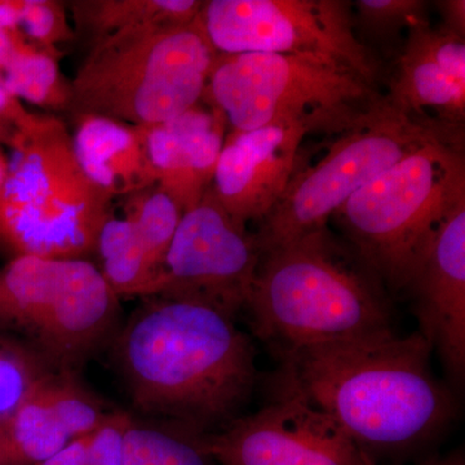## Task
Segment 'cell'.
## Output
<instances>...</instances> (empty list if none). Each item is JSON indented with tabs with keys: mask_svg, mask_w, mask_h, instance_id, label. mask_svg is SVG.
<instances>
[{
	"mask_svg": "<svg viewBox=\"0 0 465 465\" xmlns=\"http://www.w3.org/2000/svg\"><path fill=\"white\" fill-rule=\"evenodd\" d=\"M225 124L219 110L198 103L171 121L145 127L157 185L183 213L200 203L213 185Z\"/></svg>",
	"mask_w": 465,
	"mask_h": 465,
	"instance_id": "16",
	"label": "cell"
},
{
	"mask_svg": "<svg viewBox=\"0 0 465 465\" xmlns=\"http://www.w3.org/2000/svg\"><path fill=\"white\" fill-rule=\"evenodd\" d=\"M439 139L448 140L401 114L387 101L365 124L339 134L317 163L304 166L302 162L281 200L253 232L262 255L327 228L354 193L405 155Z\"/></svg>",
	"mask_w": 465,
	"mask_h": 465,
	"instance_id": "8",
	"label": "cell"
},
{
	"mask_svg": "<svg viewBox=\"0 0 465 465\" xmlns=\"http://www.w3.org/2000/svg\"><path fill=\"white\" fill-rule=\"evenodd\" d=\"M246 308L278 356L393 333L382 283L327 228L262 253Z\"/></svg>",
	"mask_w": 465,
	"mask_h": 465,
	"instance_id": "3",
	"label": "cell"
},
{
	"mask_svg": "<svg viewBox=\"0 0 465 465\" xmlns=\"http://www.w3.org/2000/svg\"><path fill=\"white\" fill-rule=\"evenodd\" d=\"M75 118L78 124L72 137L76 158L85 174L113 201L157 185L145 127L97 115Z\"/></svg>",
	"mask_w": 465,
	"mask_h": 465,
	"instance_id": "17",
	"label": "cell"
},
{
	"mask_svg": "<svg viewBox=\"0 0 465 465\" xmlns=\"http://www.w3.org/2000/svg\"><path fill=\"white\" fill-rule=\"evenodd\" d=\"M50 370L33 349L0 336V416L11 414L34 382Z\"/></svg>",
	"mask_w": 465,
	"mask_h": 465,
	"instance_id": "26",
	"label": "cell"
},
{
	"mask_svg": "<svg viewBox=\"0 0 465 465\" xmlns=\"http://www.w3.org/2000/svg\"><path fill=\"white\" fill-rule=\"evenodd\" d=\"M387 101L397 112L451 140L463 143L465 42L430 24L407 33L396 60Z\"/></svg>",
	"mask_w": 465,
	"mask_h": 465,
	"instance_id": "13",
	"label": "cell"
},
{
	"mask_svg": "<svg viewBox=\"0 0 465 465\" xmlns=\"http://www.w3.org/2000/svg\"><path fill=\"white\" fill-rule=\"evenodd\" d=\"M217 54H292L351 70L376 85L379 64L341 0H211L200 14Z\"/></svg>",
	"mask_w": 465,
	"mask_h": 465,
	"instance_id": "9",
	"label": "cell"
},
{
	"mask_svg": "<svg viewBox=\"0 0 465 465\" xmlns=\"http://www.w3.org/2000/svg\"><path fill=\"white\" fill-rule=\"evenodd\" d=\"M21 32L34 45L54 54H60L58 45L75 36L67 20L65 5L57 0H25Z\"/></svg>",
	"mask_w": 465,
	"mask_h": 465,
	"instance_id": "27",
	"label": "cell"
},
{
	"mask_svg": "<svg viewBox=\"0 0 465 465\" xmlns=\"http://www.w3.org/2000/svg\"><path fill=\"white\" fill-rule=\"evenodd\" d=\"M217 54L200 16L114 34L92 45L70 82L69 110L137 127L164 124L201 103Z\"/></svg>",
	"mask_w": 465,
	"mask_h": 465,
	"instance_id": "5",
	"label": "cell"
},
{
	"mask_svg": "<svg viewBox=\"0 0 465 465\" xmlns=\"http://www.w3.org/2000/svg\"><path fill=\"white\" fill-rule=\"evenodd\" d=\"M308 134L300 125L289 124L231 131L211 191L232 219L247 225L271 213L302 164L300 148Z\"/></svg>",
	"mask_w": 465,
	"mask_h": 465,
	"instance_id": "14",
	"label": "cell"
},
{
	"mask_svg": "<svg viewBox=\"0 0 465 465\" xmlns=\"http://www.w3.org/2000/svg\"><path fill=\"white\" fill-rule=\"evenodd\" d=\"M48 397L70 440L94 433L108 416V410L75 378V372L48 371Z\"/></svg>",
	"mask_w": 465,
	"mask_h": 465,
	"instance_id": "24",
	"label": "cell"
},
{
	"mask_svg": "<svg viewBox=\"0 0 465 465\" xmlns=\"http://www.w3.org/2000/svg\"><path fill=\"white\" fill-rule=\"evenodd\" d=\"M361 30L379 42L396 41L403 32L430 24L421 0H360L354 3Z\"/></svg>",
	"mask_w": 465,
	"mask_h": 465,
	"instance_id": "25",
	"label": "cell"
},
{
	"mask_svg": "<svg viewBox=\"0 0 465 465\" xmlns=\"http://www.w3.org/2000/svg\"><path fill=\"white\" fill-rule=\"evenodd\" d=\"M442 12L445 26L443 29L455 34V35H465V2L464 0H446L439 3Z\"/></svg>",
	"mask_w": 465,
	"mask_h": 465,
	"instance_id": "32",
	"label": "cell"
},
{
	"mask_svg": "<svg viewBox=\"0 0 465 465\" xmlns=\"http://www.w3.org/2000/svg\"><path fill=\"white\" fill-rule=\"evenodd\" d=\"M58 56L29 43L3 73V84L18 100L42 108L69 109L72 85L61 74Z\"/></svg>",
	"mask_w": 465,
	"mask_h": 465,
	"instance_id": "22",
	"label": "cell"
},
{
	"mask_svg": "<svg viewBox=\"0 0 465 465\" xmlns=\"http://www.w3.org/2000/svg\"><path fill=\"white\" fill-rule=\"evenodd\" d=\"M200 0H76L69 9L75 30L96 43L127 30L189 24L200 16Z\"/></svg>",
	"mask_w": 465,
	"mask_h": 465,
	"instance_id": "18",
	"label": "cell"
},
{
	"mask_svg": "<svg viewBox=\"0 0 465 465\" xmlns=\"http://www.w3.org/2000/svg\"><path fill=\"white\" fill-rule=\"evenodd\" d=\"M119 298L85 259H42L30 278L23 333L54 371L75 372L115 335Z\"/></svg>",
	"mask_w": 465,
	"mask_h": 465,
	"instance_id": "11",
	"label": "cell"
},
{
	"mask_svg": "<svg viewBox=\"0 0 465 465\" xmlns=\"http://www.w3.org/2000/svg\"><path fill=\"white\" fill-rule=\"evenodd\" d=\"M115 335L133 405L154 420L200 433L225 427L249 402L255 351L228 312L192 299L152 296Z\"/></svg>",
	"mask_w": 465,
	"mask_h": 465,
	"instance_id": "1",
	"label": "cell"
},
{
	"mask_svg": "<svg viewBox=\"0 0 465 465\" xmlns=\"http://www.w3.org/2000/svg\"><path fill=\"white\" fill-rule=\"evenodd\" d=\"M8 146L14 158L0 189V240L17 256L94 253L114 201L85 174L65 124L34 114Z\"/></svg>",
	"mask_w": 465,
	"mask_h": 465,
	"instance_id": "4",
	"label": "cell"
},
{
	"mask_svg": "<svg viewBox=\"0 0 465 465\" xmlns=\"http://www.w3.org/2000/svg\"><path fill=\"white\" fill-rule=\"evenodd\" d=\"M25 0H0V29L21 32Z\"/></svg>",
	"mask_w": 465,
	"mask_h": 465,
	"instance_id": "34",
	"label": "cell"
},
{
	"mask_svg": "<svg viewBox=\"0 0 465 465\" xmlns=\"http://www.w3.org/2000/svg\"><path fill=\"white\" fill-rule=\"evenodd\" d=\"M203 99L235 131L289 124L336 136L387 105L375 84L344 67L260 52L217 54Z\"/></svg>",
	"mask_w": 465,
	"mask_h": 465,
	"instance_id": "6",
	"label": "cell"
},
{
	"mask_svg": "<svg viewBox=\"0 0 465 465\" xmlns=\"http://www.w3.org/2000/svg\"><path fill=\"white\" fill-rule=\"evenodd\" d=\"M260 260L255 234L226 213L210 188L183 213L163 266L143 298L198 300L235 317L246 308Z\"/></svg>",
	"mask_w": 465,
	"mask_h": 465,
	"instance_id": "10",
	"label": "cell"
},
{
	"mask_svg": "<svg viewBox=\"0 0 465 465\" xmlns=\"http://www.w3.org/2000/svg\"><path fill=\"white\" fill-rule=\"evenodd\" d=\"M33 116V113L24 109L20 100L9 94L0 79V121L16 130L21 125L26 124Z\"/></svg>",
	"mask_w": 465,
	"mask_h": 465,
	"instance_id": "30",
	"label": "cell"
},
{
	"mask_svg": "<svg viewBox=\"0 0 465 465\" xmlns=\"http://www.w3.org/2000/svg\"><path fill=\"white\" fill-rule=\"evenodd\" d=\"M8 171V162L5 161V157H3L2 153H0V189H2L3 183H5V176H7Z\"/></svg>",
	"mask_w": 465,
	"mask_h": 465,
	"instance_id": "37",
	"label": "cell"
},
{
	"mask_svg": "<svg viewBox=\"0 0 465 465\" xmlns=\"http://www.w3.org/2000/svg\"><path fill=\"white\" fill-rule=\"evenodd\" d=\"M420 331L457 379L465 369V198L442 220L405 289Z\"/></svg>",
	"mask_w": 465,
	"mask_h": 465,
	"instance_id": "15",
	"label": "cell"
},
{
	"mask_svg": "<svg viewBox=\"0 0 465 465\" xmlns=\"http://www.w3.org/2000/svg\"><path fill=\"white\" fill-rule=\"evenodd\" d=\"M14 127H11V125L0 121V143H7V145H9L12 136H14Z\"/></svg>",
	"mask_w": 465,
	"mask_h": 465,
	"instance_id": "36",
	"label": "cell"
},
{
	"mask_svg": "<svg viewBox=\"0 0 465 465\" xmlns=\"http://www.w3.org/2000/svg\"><path fill=\"white\" fill-rule=\"evenodd\" d=\"M0 465H30L18 452L3 416H0Z\"/></svg>",
	"mask_w": 465,
	"mask_h": 465,
	"instance_id": "33",
	"label": "cell"
},
{
	"mask_svg": "<svg viewBox=\"0 0 465 465\" xmlns=\"http://www.w3.org/2000/svg\"><path fill=\"white\" fill-rule=\"evenodd\" d=\"M204 446L220 465H378L323 412L280 381L271 402L238 416Z\"/></svg>",
	"mask_w": 465,
	"mask_h": 465,
	"instance_id": "12",
	"label": "cell"
},
{
	"mask_svg": "<svg viewBox=\"0 0 465 465\" xmlns=\"http://www.w3.org/2000/svg\"><path fill=\"white\" fill-rule=\"evenodd\" d=\"M23 32H9L0 29V79L15 56L29 45Z\"/></svg>",
	"mask_w": 465,
	"mask_h": 465,
	"instance_id": "31",
	"label": "cell"
},
{
	"mask_svg": "<svg viewBox=\"0 0 465 465\" xmlns=\"http://www.w3.org/2000/svg\"><path fill=\"white\" fill-rule=\"evenodd\" d=\"M47 372L34 382L14 411L5 416L12 440L30 465L41 463L72 440L51 405L45 384Z\"/></svg>",
	"mask_w": 465,
	"mask_h": 465,
	"instance_id": "21",
	"label": "cell"
},
{
	"mask_svg": "<svg viewBox=\"0 0 465 465\" xmlns=\"http://www.w3.org/2000/svg\"><path fill=\"white\" fill-rule=\"evenodd\" d=\"M92 434L69 440L56 454L35 465H87Z\"/></svg>",
	"mask_w": 465,
	"mask_h": 465,
	"instance_id": "29",
	"label": "cell"
},
{
	"mask_svg": "<svg viewBox=\"0 0 465 465\" xmlns=\"http://www.w3.org/2000/svg\"><path fill=\"white\" fill-rule=\"evenodd\" d=\"M100 273L118 298L145 295L158 271L133 220L110 213L97 238Z\"/></svg>",
	"mask_w": 465,
	"mask_h": 465,
	"instance_id": "19",
	"label": "cell"
},
{
	"mask_svg": "<svg viewBox=\"0 0 465 465\" xmlns=\"http://www.w3.org/2000/svg\"><path fill=\"white\" fill-rule=\"evenodd\" d=\"M130 419V412H109L92 434L87 465H124V437Z\"/></svg>",
	"mask_w": 465,
	"mask_h": 465,
	"instance_id": "28",
	"label": "cell"
},
{
	"mask_svg": "<svg viewBox=\"0 0 465 465\" xmlns=\"http://www.w3.org/2000/svg\"><path fill=\"white\" fill-rule=\"evenodd\" d=\"M125 213L133 220L159 274L182 220V208L155 185L128 197Z\"/></svg>",
	"mask_w": 465,
	"mask_h": 465,
	"instance_id": "23",
	"label": "cell"
},
{
	"mask_svg": "<svg viewBox=\"0 0 465 465\" xmlns=\"http://www.w3.org/2000/svg\"><path fill=\"white\" fill-rule=\"evenodd\" d=\"M464 198L463 148L439 139L366 183L333 217L382 286L403 290L428 241Z\"/></svg>",
	"mask_w": 465,
	"mask_h": 465,
	"instance_id": "7",
	"label": "cell"
},
{
	"mask_svg": "<svg viewBox=\"0 0 465 465\" xmlns=\"http://www.w3.org/2000/svg\"><path fill=\"white\" fill-rule=\"evenodd\" d=\"M203 437L183 425L131 415L124 465H220L207 451Z\"/></svg>",
	"mask_w": 465,
	"mask_h": 465,
	"instance_id": "20",
	"label": "cell"
},
{
	"mask_svg": "<svg viewBox=\"0 0 465 465\" xmlns=\"http://www.w3.org/2000/svg\"><path fill=\"white\" fill-rule=\"evenodd\" d=\"M421 465H465L464 455L461 452H455L445 458L430 459Z\"/></svg>",
	"mask_w": 465,
	"mask_h": 465,
	"instance_id": "35",
	"label": "cell"
},
{
	"mask_svg": "<svg viewBox=\"0 0 465 465\" xmlns=\"http://www.w3.org/2000/svg\"><path fill=\"white\" fill-rule=\"evenodd\" d=\"M420 331L333 342L282 354L280 381L323 412L376 460L423 448L457 414L433 375Z\"/></svg>",
	"mask_w": 465,
	"mask_h": 465,
	"instance_id": "2",
	"label": "cell"
}]
</instances>
